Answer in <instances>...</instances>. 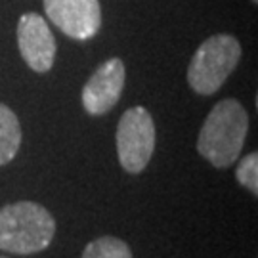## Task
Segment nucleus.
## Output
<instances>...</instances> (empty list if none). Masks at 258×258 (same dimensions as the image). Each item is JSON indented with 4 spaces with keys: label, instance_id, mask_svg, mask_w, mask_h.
Returning <instances> with one entry per match:
<instances>
[{
    "label": "nucleus",
    "instance_id": "f257e3e1",
    "mask_svg": "<svg viewBox=\"0 0 258 258\" xmlns=\"http://www.w3.org/2000/svg\"><path fill=\"white\" fill-rule=\"evenodd\" d=\"M249 134V113L237 100H222L207 115L197 151L216 168H228L239 159Z\"/></svg>",
    "mask_w": 258,
    "mask_h": 258
},
{
    "label": "nucleus",
    "instance_id": "f03ea898",
    "mask_svg": "<svg viewBox=\"0 0 258 258\" xmlns=\"http://www.w3.org/2000/svg\"><path fill=\"white\" fill-rule=\"evenodd\" d=\"M55 235L52 212L35 201H18L0 209V249L14 254L44 250Z\"/></svg>",
    "mask_w": 258,
    "mask_h": 258
},
{
    "label": "nucleus",
    "instance_id": "7ed1b4c3",
    "mask_svg": "<svg viewBox=\"0 0 258 258\" xmlns=\"http://www.w3.org/2000/svg\"><path fill=\"white\" fill-rule=\"evenodd\" d=\"M241 59L239 40L231 35H214L195 50L187 67V83L197 94L211 96L226 83Z\"/></svg>",
    "mask_w": 258,
    "mask_h": 258
},
{
    "label": "nucleus",
    "instance_id": "20e7f679",
    "mask_svg": "<svg viewBox=\"0 0 258 258\" xmlns=\"http://www.w3.org/2000/svg\"><path fill=\"white\" fill-rule=\"evenodd\" d=\"M155 151V122L142 105L122 113L117 126V155L128 174H140Z\"/></svg>",
    "mask_w": 258,
    "mask_h": 258
},
{
    "label": "nucleus",
    "instance_id": "39448f33",
    "mask_svg": "<svg viewBox=\"0 0 258 258\" xmlns=\"http://www.w3.org/2000/svg\"><path fill=\"white\" fill-rule=\"evenodd\" d=\"M48 19L67 37L90 40L102 27L100 0H42Z\"/></svg>",
    "mask_w": 258,
    "mask_h": 258
},
{
    "label": "nucleus",
    "instance_id": "423d86ee",
    "mask_svg": "<svg viewBox=\"0 0 258 258\" xmlns=\"http://www.w3.org/2000/svg\"><path fill=\"white\" fill-rule=\"evenodd\" d=\"M18 46L25 63L33 71L46 73L52 69L55 59V38L42 16L27 12L19 18Z\"/></svg>",
    "mask_w": 258,
    "mask_h": 258
},
{
    "label": "nucleus",
    "instance_id": "0eeeda50",
    "mask_svg": "<svg viewBox=\"0 0 258 258\" xmlns=\"http://www.w3.org/2000/svg\"><path fill=\"white\" fill-rule=\"evenodd\" d=\"M124 79L126 71L122 59L111 57L103 61L88 79V83L84 84L81 94L84 111L90 115H105L107 111L113 109L122 94Z\"/></svg>",
    "mask_w": 258,
    "mask_h": 258
},
{
    "label": "nucleus",
    "instance_id": "6e6552de",
    "mask_svg": "<svg viewBox=\"0 0 258 258\" xmlns=\"http://www.w3.org/2000/svg\"><path fill=\"white\" fill-rule=\"evenodd\" d=\"M21 146V126L16 113L0 103V166L8 165Z\"/></svg>",
    "mask_w": 258,
    "mask_h": 258
},
{
    "label": "nucleus",
    "instance_id": "1a4fd4ad",
    "mask_svg": "<svg viewBox=\"0 0 258 258\" xmlns=\"http://www.w3.org/2000/svg\"><path fill=\"white\" fill-rule=\"evenodd\" d=\"M83 258H132V250L122 239L100 237L86 245Z\"/></svg>",
    "mask_w": 258,
    "mask_h": 258
},
{
    "label": "nucleus",
    "instance_id": "9d476101",
    "mask_svg": "<svg viewBox=\"0 0 258 258\" xmlns=\"http://www.w3.org/2000/svg\"><path fill=\"white\" fill-rule=\"evenodd\" d=\"M237 182H239L245 189H249L252 195H258V153L252 151L249 155H245L241 159V163L237 165L235 170Z\"/></svg>",
    "mask_w": 258,
    "mask_h": 258
},
{
    "label": "nucleus",
    "instance_id": "9b49d317",
    "mask_svg": "<svg viewBox=\"0 0 258 258\" xmlns=\"http://www.w3.org/2000/svg\"><path fill=\"white\" fill-rule=\"evenodd\" d=\"M252 2H258V0H252Z\"/></svg>",
    "mask_w": 258,
    "mask_h": 258
},
{
    "label": "nucleus",
    "instance_id": "f8f14e48",
    "mask_svg": "<svg viewBox=\"0 0 258 258\" xmlns=\"http://www.w3.org/2000/svg\"><path fill=\"white\" fill-rule=\"evenodd\" d=\"M0 258H6V256H0Z\"/></svg>",
    "mask_w": 258,
    "mask_h": 258
}]
</instances>
